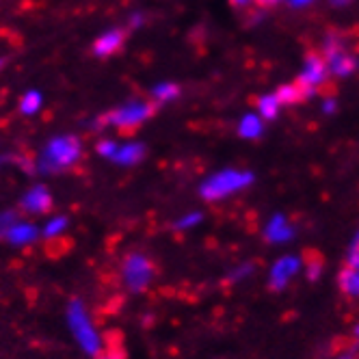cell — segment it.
I'll use <instances>...</instances> for the list:
<instances>
[{"instance_id":"cell-19","label":"cell","mask_w":359,"mask_h":359,"mask_svg":"<svg viewBox=\"0 0 359 359\" xmlns=\"http://www.w3.org/2000/svg\"><path fill=\"white\" fill-rule=\"evenodd\" d=\"M275 93L281 100V104H297V102L303 97V93H301V89H299L297 83H292V85H281Z\"/></svg>"},{"instance_id":"cell-23","label":"cell","mask_w":359,"mask_h":359,"mask_svg":"<svg viewBox=\"0 0 359 359\" xmlns=\"http://www.w3.org/2000/svg\"><path fill=\"white\" fill-rule=\"evenodd\" d=\"M346 266H357V269H359V232L353 236V241H351V245H348Z\"/></svg>"},{"instance_id":"cell-28","label":"cell","mask_w":359,"mask_h":359,"mask_svg":"<svg viewBox=\"0 0 359 359\" xmlns=\"http://www.w3.org/2000/svg\"><path fill=\"white\" fill-rule=\"evenodd\" d=\"M288 3H290L292 7L301 9V7H307V5H312V3H314V0H288Z\"/></svg>"},{"instance_id":"cell-36","label":"cell","mask_w":359,"mask_h":359,"mask_svg":"<svg viewBox=\"0 0 359 359\" xmlns=\"http://www.w3.org/2000/svg\"><path fill=\"white\" fill-rule=\"evenodd\" d=\"M3 163H5V161H3V158H0V165H3Z\"/></svg>"},{"instance_id":"cell-6","label":"cell","mask_w":359,"mask_h":359,"mask_svg":"<svg viewBox=\"0 0 359 359\" xmlns=\"http://www.w3.org/2000/svg\"><path fill=\"white\" fill-rule=\"evenodd\" d=\"M327 76H329V69H327V63L323 57H318V55L305 57L301 72L297 76V85H299L303 97H312L316 93V89L327 81Z\"/></svg>"},{"instance_id":"cell-3","label":"cell","mask_w":359,"mask_h":359,"mask_svg":"<svg viewBox=\"0 0 359 359\" xmlns=\"http://www.w3.org/2000/svg\"><path fill=\"white\" fill-rule=\"evenodd\" d=\"M67 320H69V329L79 340V344L83 346L85 353L89 355H100L102 353V340L97 336V331L87 314V310L83 307L81 301H72L67 307Z\"/></svg>"},{"instance_id":"cell-18","label":"cell","mask_w":359,"mask_h":359,"mask_svg":"<svg viewBox=\"0 0 359 359\" xmlns=\"http://www.w3.org/2000/svg\"><path fill=\"white\" fill-rule=\"evenodd\" d=\"M180 95V87L175 83H158L151 89V97L161 102V104H167V102H173Z\"/></svg>"},{"instance_id":"cell-7","label":"cell","mask_w":359,"mask_h":359,"mask_svg":"<svg viewBox=\"0 0 359 359\" xmlns=\"http://www.w3.org/2000/svg\"><path fill=\"white\" fill-rule=\"evenodd\" d=\"M151 115H154V107L149 102L135 100V102H128V104L111 111L104 117V123L117 126V128H135V126H141L143 121H147Z\"/></svg>"},{"instance_id":"cell-4","label":"cell","mask_w":359,"mask_h":359,"mask_svg":"<svg viewBox=\"0 0 359 359\" xmlns=\"http://www.w3.org/2000/svg\"><path fill=\"white\" fill-rule=\"evenodd\" d=\"M323 59L327 63L329 74L340 76V79H346V76L355 74L357 69V59L344 48V43L333 35H329L323 43Z\"/></svg>"},{"instance_id":"cell-15","label":"cell","mask_w":359,"mask_h":359,"mask_svg":"<svg viewBox=\"0 0 359 359\" xmlns=\"http://www.w3.org/2000/svg\"><path fill=\"white\" fill-rule=\"evenodd\" d=\"M281 107H284V104H281V100L273 91V93H264V95L258 97V104H255V109H258V111H255V113H258L264 121H273V119H277Z\"/></svg>"},{"instance_id":"cell-8","label":"cell","mask_w":359,"mask_h":359,"mask_svg":"<svg viewBox=\"0 0 359 359\" xmlns=\"http://www.w3.org/2000/svg\"><path fill=\"white\" fill-rule=\"evenodd\" d=\"M303 269V260L297 258V255H286V258H279L269 275V286L273 290H281L286 288L290 281L299 275V271Z\"/></svg>"},{"instance_id":"cell-27","label":"cell","mask_w":359,"mask_h":359,"mask_svg":"<svg viewBox=\"0 0 359 359\" xmlns=\"http://www.w3.org/2000/svg\"><path fill=\"white\" fill-rule=\"evenodd\" d=\"M251 269H253L251 264L238 266V269H236V271H234L232 275H229V281H241V279H245V277H247V275L251 273Z\"/></svg>"},{"instance_id":"cell-31","label":"cell","mask_w":359,"mask_h":359,"mask_svg":"<svg viewBox=\"0 0 359 359\" xmlns=\"http://www.w3.org/2000/svg\"><path fill=\"white\" fill-rule=\"evenodd\" d=\"M253 3H258L260 7H273L275 3H279V0H253Z\"/></svg>"},{"instance_id":"cell-10","label":"cell","mask_w":359,"mask_h":359,"mask_svg":"<svg viewBox=\"0 0 359 359\" xmlns=\"http://www.w3.org/2000/svg\"><path fill=\"white\" fill-rule=\"evenodd\" d=\"M264 236L269 243L273 245H281V243H288L294 236V227L290 225V221L284 215H273L264 227Z\"/></svg>"},{"instance_id":"cell-32","label":"cell","mask_w":359,"mask_h":359,"mask_svg":"<svg viewBox=\"0 0 359 359\" xmlns=\"http://www.w3.org/2000/svg\"><path fill=\"white\" fill-rule=\"evenodd\" d=\"M119 357H121V355H111V353H109V355H104L102 359H119Z\"/></svg>"},{"instance_id":"cell-11","label":"cell","mask_w":359,"mask_h":359,"mask_svg":"<svg viewBox=\"0 0 359 359\" xmlns=\"http://www.w3.org/2000/svg\"><path fill=\"white\" fill-rule=\"evenodd\" d=\"M145 156V145L143 143H123L117 147L115 156L111 158L115 165H121V167H133L137 163H141Z\"/></svg>"},{"instance_id":"cell-1","label":"cell","mask_w":359,"mask_h":359,"mask_svg":"<svg viewBox=\"0 0 359 359\" xmlns=\"http://www.w3.org/2000/svg\"><path fill=\"white\" fill-rule=\"evenodd\" d=\"M81 154H83V147L76 137H69V135L55 137L43 147L39 163H37V169L41 173H59L63 169H69L76 161L81 158Z\"/></svg>"},{"instance_id":"cell-35","label":"cell","mask_w":359,"mask_h":359,"mask_svg":"<svg viewBox=\"0 0 359 359\" xmlns=\"http://www.w3.org/2000/svg\"><path fill=\"white\" fill-rule=\"evenodd\" d=\"M340 359H353V357H340Z\"/></svg>"},{"instance_id":"cell-30","label":"cell","mask_w":359,"mask_h":359,"mask_svg":"<svg viewBox=\"0 0 359 359\" xmlns=\"http://www.w3.org/2000/svg\"><path fill=\"white\" fill-rule=\"evenodd\" d=\"M329 3H331L333 7H346V5L353 3V0H329Z\"/></svg>"},{"instance_id":"cell-13","label":"cell","mask_w":359,"mask_h":359,"mask_svg":"<svg viewBox=\"0 0 359 359\" xmlns=\"http://www.w3.org/2000/svg\"><path fill=\"white\" fill-rule=\"evenodd\" d=\"M264 133V119L258 113H245L238 121V135L243 139H260Z\"/></svg>"},{"instance_id":"cell-22","label":"cell","mask_w":359,"mask_h":359,"mask_svg":"<svg viewBox=\"0 0 359 359\" xmlns=\"http://www.w3.org/2000/svg\"><path fill=\"white\" fill-rule=\"evenodd\" d=\"M18 223V215L7 210V212H0V238H5L7 232Z\"/></svg>"},{"instance_id":"cell-14","label":"cell","mask_w":359,"mask_h":359,"mask_svg":"<svg viewBox=\"0 0 359 359\" xmlns=\"http://www.w3.org/2000/svg\"><path fill=\"white\" fill-rule=\"evenodd\" d=\"M37 227L35 225H31V223H27V221H18L9 232H7V241L11 243V245H18V247H22V245H29V243H33L35 238H37Z\"/></svg>"},{"instance_id":"cell-29","label":"cell","mask_w":359,"mask_h":359,"mask_svg":"<svg viewBox=\"0 0 359 359\" xmlns=\"http://www.w3.org/2000/svg\"><path fill=\"white\" fill-rule=\"evenodd\" d=\"M141 24H143V15L135 13V15L130 18V27H133V29H137V27H141Z\"/></svg>"},{"instance_id":"cell-12","label":"cell","mask_w":359,"mask_h":359,"mask_svg":"<svg viewBox=\"0 0 359 359\" xmlns=\"http://www.w3.org/2000/svg\"><path fill=\"white\" fill-rule=\"evenodd\" d=\"M123 43V31L121 29H111L107 33H102L95 43H93V55L95 57H109Z\"/></svg>"},{"instance_id":"cell-25","label":"cell","mask_w":359,"mask_h":359,"mask_svg":"<svg viewBox=\"0 0 359 359\" xmlns=\"http://www.w3.org/2000/svg\"><path fill=\"white\" fill-rule=\"evenodd\" d=\"M117 147H119V143H115V141H111V139L100 141V143H97V154H100V156H104V158L111 161V158L115 156Z\"/></svg>"},{"instance_id":"cell-33","label":"cell","mask_w":359,"mask_h":359,"mask_svg":"<svg viewBox=\"0 0 359 359\" xmlns=\"http://www.w3.org/2000/svg\"><path fill=\"white\" fill-rule=\"evenodd\" d=\"M232 3H236V5H247V3H251V0H232Z\"/></svg>"},{"instance_id":"cell-2","label":"cell","mask_w":359,"mask_h":359,"mask_svg":"<svg viewBox=\"0 0 359 359\" xmlns=\"http://www.w3.org/2000/svg\"><path fill=\"white\" fill-rule=\"evenodd\" d=\"M253 182V173L243 169H221L206 177L199 187V195L206 201H219L234 193L245 191Z\"/></svg>"},{"instance_id":"cell-16","label":"cell","mask_w":359,"mask_h":359,"mask_svg":"<svg viewBox=\"0 0 359 359\" xmlns=\"http://www.w3.org/2000/svg\"><path fill=\"white\" fill-rule=\"evenodd\" d=\"M338 284H340V290L346 297L359 299V269L357 266H346L344 271H340Z\"/></svg>"},{"instance_id":"cell-17","label":"cell","mask_w":359,"mask_h":359,"mask_svg":"<svg viewBox=\"0 0 359 359\" xmlns=\"http://www.w3.org/2000/svg\"><path fill=\"white\" fill-rule=\"evenodd\" d=\"M41 104H43V95L33 89V91H27L22 95L20 111H22V115H35V113L41 111Z\"/></svg>"},{"instance_id":"cell-21","label":"cell","mask_w":359,"mask_h":359,"mask_svg":"<svg viewBox=\"0 0 359 359\" xmlns=\"http://www.w3.org/2000/svg\"><path fill=\"white\" fill-rule=\"evenodd\" d=\"M303 264H305L307 277H310L312 281H316L318 275H320V271H323V260L318 258L316 253H312V255H307V260H303Z\"/></svg>"},{"instance_id":"cell-34","label":"cell","mask_w":359,"mask_h":359,"mask_svg":"<svg viewBox=\"0 0 359 359\" xmlns=\"http://www.w3.org/2000/svg\"><path fill=\"white\" fill-rule=\"evenodd\" d=\"M3 63H5V61H3V59H0V67H3Z\"/></svg>"},{"instance_id":"cell-26","label":"cell","mask_w":359,"mask_h":359,"mask_svg":"<svg viewBox=\"0 0 359 359\" xmlns=\"http://www.w3.org/2000/svg\"><path fill=\"white\" fill-rule=\"evenodd\" d=\"M320 111L325 113V115H333L338 111V102L333 100V97H327V100H323V104H320Z\"/></svg>"},{"instance_id":"cell-20","label":"cell","mask_w":359,"mask_h":359,"mask_svg":"<svg viewBox=\"0 0 359 359\" xmlns=\"http://www.w3.org/2000/svg\"><path fill=\"white\" fill-rule=\"evenodd\" d=\"M67 229V219L65 217H55L53 221H48V225L43 227V236L46 238H57L59 234H63Z\"/></svg>"},{"instance_id":"cell-5","label":"cell","mask_w":359,"mask_h":359,"mask_svg":"<svg viewBox=\"0 0 359 359\" xmlns=\"http://www.w3.org/2000/svg\"><path fill=\"white\" fill-rule=\"evenodd\" d=\"M154 262L143 253H130L123 260V281L133 292H143L154 279Z\"/></svg>"},{"instance_id":"cell-9","label":"cell","mask_w":359,"mask_h":359,"mask_svg":"<svg viewBox=\"0 0 359 359\" xmlns=\"http://www.w3.org/2000/svg\"><path fill=\"white\" fill-rule=\"evenodd\" d=\"M20 208L27 215H46L50 208H53V195L48 193L46 187H33L22 197Z\"/></svg>"},{"instance_id":"cell-24","label":"cell","mask_w":359,"mask_h":359,"mask_svg":"<svg viewBox=\"0 0 359 359\" xmlns=\"http://www.w3.org/2000/svg\"><path fill=\"white\" fill-rule=\"evenodd\" d=\"M201 219H203L201 212H191V215H184L182 219H177L173 227L175 229H189V227H195Z\"/></svg>"}]
</instances>
